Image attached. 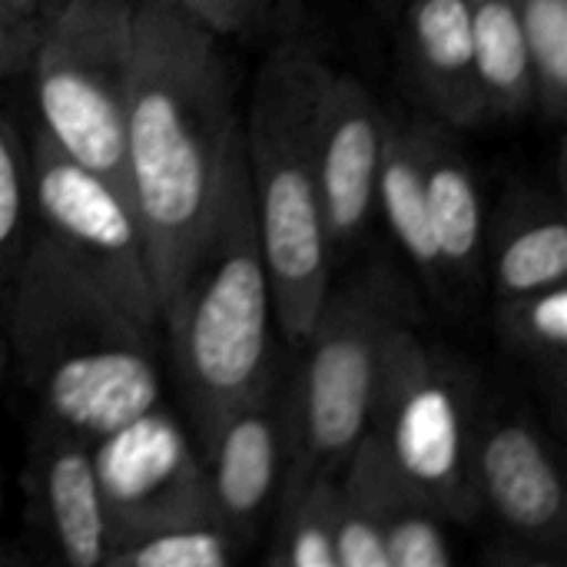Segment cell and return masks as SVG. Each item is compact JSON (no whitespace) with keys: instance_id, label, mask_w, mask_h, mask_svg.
<instances>
[{"instance_id":"5bb4252c","label":"cell","mask_w":567,"mask_h":567,"mask_svg":"<svg viewBox=\"0 0 567 567\" xmlns=\"http://www.w3.org/2000/svg\"><path fill=\"white\" fill-rule=\"evenodd\" d=\"M425 203L439 266L445 279L449 312L468 309L485 289V206L482 189L458 143V130L439 116H415Z\"/></svg>"},{"instance_id":"30bf717a","label":"cell","mask_w":567,"mask_h":567,"mask_svg":"<svg viewBox=\"0 0 567 567\" xmlns=\"http://www.w3.org/2000/svg\"><path fill=\"white\" fill-rule=\"evenodd\" d=\"M478 515L502 528L512 558L532 565L567 561V498L561 465L522 405L482 402L475 429Z\"/></svg>"},{"instance_id":"8fae6325","label":"cell","mask_w":567,"mask_h":567,"mask_svg":"<svg viewBox=\"0 0 567 567\" xmlns=\"http://www.w3.org/2000/svg\"><path fill=\"white\" fill-rule=\"evenodd\" d=\"M216 522L249 555L272 525L289 475V395L282 365L246 395L199 449Z\"/></svg>"},{"instance_id":"52a82bcc","label":"cell","mask_w":567,"mask_h":567,"mask_svg":"<svg viewBox=\"0 0 567 567\" xmlns=\"http://www.w3.org/2000/svg\"><path fill=\"white\" fill-rule=\"evenodd\" d=\"M130 70L133 0H63L30 60L37 126L123 189Z\"/></svg>"},{"instance_id":"2e32d148","label":"cell","mask_w":567,"mask_h":567,"mask_svg":"<svg viewBox=\"0 0 567 567\" xmlns=\"http://www.w3.org/2000/svg\"><path fill=\"white\" fill-rule=\"evenodd\" d=\"M567 282V219L561 199L538 186L505 196L485 229V289L492 299L525 296Z\"/></svg>"},{"instance_id":"cb8c5ba5","label":"cell","mask_w":567,"mask_h":567,"mask_svg":"<svg viewBox=\"0 0 567 567\" xmlns=\"http://www.w3.org/2000/svg\"><path fill=\"white\" fill-rule=\"evenodd\" d=\"M336 567H385L379 515L342 472L336 498Z\"/></svg>"},{"instance_id":"603a6c76","label":"cell","mask_w":567,"mask_h":567,"mask_svg":"<svg viewBox=\"0 0 567 567\" xmlns=\"http://www.w3.org/2000/svg\"><path fill=\"white\" fill-rule=\"evenodd\" d=\"M525 33L535 110L561 123L567 113V0H512Z\"/></svg>"},{"instance_id":"e0dca14e","label":"cell","mask_w":567,"mask_h":567,"mask_svg":"<svg viewBox=\"0 0 567 567\" xmlns=\"http://www.w3.org/2000/svg\"><path fill=\"white\" fill-rule=\"evenodd\" d=\"M375 209L382 213L392 239L399 243V252L415 272V282L425 289V296L435 306L449 309L445 279H442L439 249H435L432 219H429V203H425L415 116L385 113V150H382V166H379Z\"/></svg>"},{"instance_id":"7c38bea8","label":"cell","mask_w":567,"mask_h":567,"mask_svg":"<svg viewBox=\"0 0 567 567\" xmlns=\"http://www.w3.org/2000/svg\"><path fill=\"white\" fill-rule=\"evenodd\" d=\"M385 110L352 73L326 66L316 100V179L332 252H349L375 216Z\"/></svg>"},{"instance_id":"484cf974","label":"cell","mask_w":567,"mask_h":567,"mask_svg":"<svg viewBox=\"0 0 567 567\" xmlns=\"http://www.w3.org/2000/svg\"><path fill=\"white\" fill-rule=\"evenodd\" d=\"M47 17H30L0 0V80L30 70Z\"/></svg>"},{"instance_id":"7402d4cb","label":"cell","mask_w":567,"mask_h":567,"mask_svg":"<svg viewBox=\"0 0 567 567\" xmlns=\"http://www.w3.org/2000/svg\"><path fill=\"white\" fill-rule=\"evenodd\" d=\"M239 558L246 555L239 551L233 535L209 515L166 525L116 545L106 567H229Z\"/></svg>"},{"instance_id":"5b68a950","label":"cell","mask_w":567,"mask_h":567,"mask_svg":"<svg viewBox=\"0 0 567 567\" xmlns=\"http://www.w3.org/2000/svg\"><path fill=\"white\" fill-rule=\"evenodd\" d=\"M415 292L389 262H369L342 286H329L299 362L286 372L289 475L282 495L312 475L339 472L365 435L385 349L399 326L415 322Z\"/></svg>"},{"instance_id":"7a4b0ae2","label":"cell","mask_w":567,"mask_h":567,"mask_svg":"<svg viewBox=\"0 0 567 567\" xmlns=\"http://www.w3.org/2000/svg\"><path fill=\"white\" fill-rule=\"evenodd\" d=\"M17 382L90 445L163 402L159 332H150L33 233L0 312Z\"/></svg>"},{"instance_id":"44dd1931","label":"cell","mask_w":567,"mask_h":567,"mask_svg":"<svg viewBox=\"0 0 567 567\" xmlns=\"http://www.w3.org/2000/svg\"><path fill=\"white\" fill-rule=\"evenodd\" d=\"M33 233L37 226H33V199H30L27 136L0 110V312L27 259Z\"/></svg>"},{"instance_id":"4fadbf2b","label":"cell","mask_w":567,"mask_h":567,"mask_svg":"<svg viewBox=\"0 0 567 567\" xmlns=\"http://www.w3.org/2000/svg\"><path fill=\"white\" fill-rule=\"evenodd\" d=\"M23 495L27 525L53 561L70 567L110 565V525L86 439L47 415H33Z\"/></svg>"},{"instance_id":"d4e9b609","label":"cell","mask_w":567,"mask_h":567,"mask_svg":"<svg viewBox=\"0 0 567 567\" xmlns=\"http://www.w3.org/2000/svg\"><path fill=\"white\" fill-rule=\"evenodd\" d=\"M166 3L196 17L219 37H249L262 30L279 10V0H166Z\"/></svg>"},{"instance_id":"ac0fdd59","label":"cell","mask_w":567,"mask_h":567,"mask_svg":"<svg viewBox=\"0 0 567 567\" xmlns=\"http://www.w3.org/2000/svg\"><path fill=\"white\" fill-rule=\"evenodd\" d=\"M492 322L508 355L528 365L561 409L567 389V282L492 299Z\"/></svg>"},{"instance_id":"4316f807","label":"cell","mask_w":567,"mask_h":567,"mask_svg":"<svg viewBox=\"0 0 567 567\" xmlns=\"http://www.w3.org/2000/svg\"><path fill=\"white\" fill-rule=\"evenodd\" d=\"M10 7H17L20 13H30V17H43V0H7Z\"/></svg>"},{"instance_id":"ffe728a7","label":"cell","mask_w":567,"mask_h":567,"mask_svg":"<svg viewBox=\"0 0 567 567\" xmlns=\"http://www.w3.org/2000/svg\"><path fill=\"white\" fill-rule=\"evenodd\" d=\"M339 472L312 475L279 498L266 561L279 567H336Z\"/></svg>"},{"instance_id":"ba28073f","label":"cell","mask_w":567,"mask_h":567,"mask_svg":"<svg viewBox=\"0 0 567 567\" xmlns=\"http://www.w3.org/2000/svg\"><path fill=\"white\" fill-rule=\"evenodd\" d=\"M33 226L70 266L150 332H159V296L150 246L130 193L76 163L40 126L27 136Z\"/></svg>"},{"instance_id":"8992f818","label":"cell","mask_w":567,"mask_h":567,"mask_svg":"<svg viewBox=\"0 0 567 567\" xmlns=\"http://www.w3.org/2000/svg\"><path fill=\"white\" fill-rule=\"evenodd\" d=\"M482 402V379L465 359L422 339L415 322L395 329L365 435L392 478L445 522L478 518L472 455Z\"/></svg>"},{"instance_id":"6da1fadb","label":"cell","mask_w":567,"mask_h":567,"mask_svg":"<svg viewBox=\"0 0 567 567\" xmlns=\"http://www.w3.org/2000/svg\"><path fill=\"white\" fill-rule=\"evenodd\" d=\"M219 33L166 0H133L126 189L163 302L199 246L243 136Z\"/></svg>"},{"instance_id":"3957f363","label":"cell","mask_w":567,"mask_h":567,"mask_svg":"<svg viewBox=\"0 0 567 567\" xmlns=\"http://www.w3.org/2000/svg\"><path fill=\"white\" fill-rule=\"evenodd\" d=\"M159 332L196 449L279 369L276 302L243 136L229 153L216 213L163 302Z\"/></svg>"},{"instance_id":"9c48e42d","label":"cell","mask_w":567,"mask_h":567,"mask_svg":"<svg viewBox=\"0 0 567 567\" xmlns=\"http://www.w3.org/2000/svg\"><path fill=\"white\" fill-rule=\"evenodd\" d=\"M90 449L113 548L146 532L213 515L196 439L166 402H156Z\"/></svg>"},{"instance_id":"277c9868","label":"cell","mask_w":567,"mask_h":567,"mask_svg":"<svg viewBox=\"0 0 567 567\" xmlns=\"http://www.w3.org/2000/svg\"><path fill=\"white\" fill-rule=\"evenodd\" d=\"M326 66L302 37L276 43L256 73L243 126L276 326L279 339L292 349L309 332L332 286L336 262L316 179V100Z\"/></svg>"},{"instance_id":"d6986e66","label":"cell","mask_w":567,"mask_h":567,"mask_svg":"<svg viewBox=\"0 0 567 567\" xmlns=\"http://www.w3.org/2000/svg\"><path fill=\"white\" fill-rule=\"evenodd\" d=\"M475 70L488 116H525L535 110V83L522 23L512 0H468Z\"/></svg>"},{"instance_id":"9a60e30c","label":"cell","mask_w":567,"mask_h":567,"mask_svg":"<svg viewBox=\"0 0 567 567\" xmlns=\"http://www.w3.org/2000/svg\"><path fill=\"white\" fill-rule=\"evenodd\" d=\"M409 73L439 120L472 130L488 120L475 70L468 0H409L402 17Z\"/></svg>"}]
</instances>
